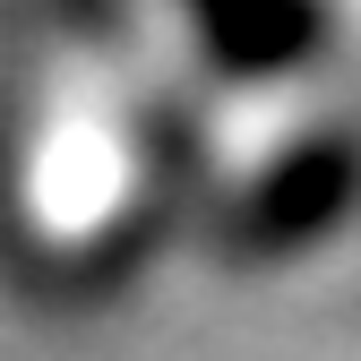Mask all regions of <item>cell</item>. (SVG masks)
<instances>
[{"label": "cell", "mask_w": 361, "mask_h": 361, "mask_svg": "<svg viewBox=\"0 0 361 361\" xmlns=\"http://www.w3.org/2000/svg\"><path fill=\"white\" fill-rule=\"evenodd\" d=\"M155 129L147 104L121 78H61L35 104L26 164H18V207L26 233L69 258V267H112L104 250H129L138 224L155 215Z\"/></svg>", "instance_id": "cell-1"}]
</instances>
